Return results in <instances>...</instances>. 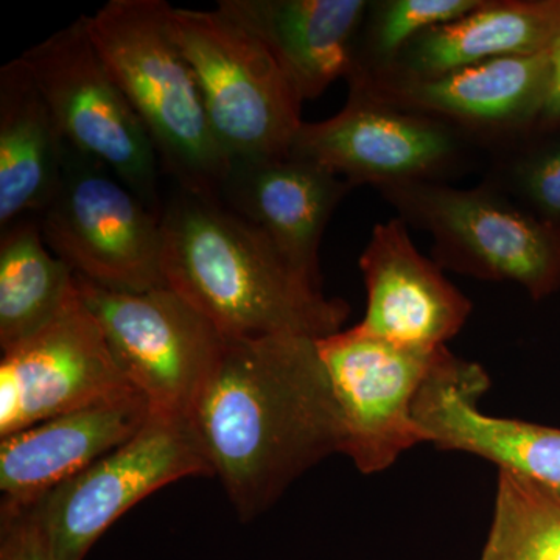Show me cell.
Here are the masks:
<instances>
[{"label": "cell", "instance_id": "cell-5", "mask_svg": "<svg viewBox=\"0 0 560 560\" xmlns=\"http://www.w3.org/2000/svg\"><path fill=\"white\" fill-rule=\"evenodd\" d=\"M171 24L228 160L289 153L304 101L267 47L217 9L172 7Z\"/></svg>", "mask_w": 560, "mask_h": 560}, {"label": "cell", "instance_id": "cell-22", "mask_svg": "<svg viewBox=\"0 0 560 560\" xmlns=\"http://www.w3.org/2000/svg\"><path fill=\"white\" fill-rule=\"evenodd\" d=\"M481 560H560V489L500 469Z\"/></svg>", "mask_w": 560, "mask_h": 560}, {"label": "cell", "instance_id": "cell-20", "mask_svg": "<svg viewBox=\"0 0 560 560\" xmlns=\"http://www.w3.org/2000/svg\"><path fill=\"white\" fill-rule=\"evenodd\" d=\"M66 140L27 62L0 69V230L40 217L60 184Z\"/></svg>", "mask_w": 560, "mask_h": 560}, {"label": "cell", "instance_id": "cell-9", "mask_svg": "<svg viewBox=\"0 0 560 560\" xmlns=\"http://www.w3.org/2000/svg\"><path fill=\"white\" fill-rule=\"evenodd\" d=\"M75 279L121 374L151 412L189 418L226 338L171 287L128 293Z\"/></svg>", "mask_w": 560, "mask_h": 560}, {"label": "cell", "instance_id": "cell-11", "mask_svg": "<svg viewBox=\"0 0 560 560\" xmlns=\"http://www.w3.org/2000/svg\"><path fill=\"white\" fill-rule=\"evenodd\" d=\"M340 408L342 452L364 475L388 469L427 442L415 419L420 389L448 349L410 348L353 326L316 340Z\"/></svg>", "mask_w": 560, "mask_h": 560}, {"label": "cell", "instance_id": "cell-4", "mask_svg": "<svg viewBox=\"0 0 560 560\" xmlns=\"http://www.w3.org/2000/svg\"><path fill=\"white\" fill-rule=\"evenodd\" d=\"M399 219L427 232L442 270L512 282L544 300L560 287V235L492 184L411 183L378 189Z\"/></svg>", "mask_w": 560, "mask_h": 560}, {"label": "cell", "instance_id": "cell-2", "mask_svg": "<svg viewBox=\"0 0 560 560\" xmlns=\"http://www.w3.org/2000/svg\"><path fill=\"white\" fill-rule=\"evenodd\" d=\"M161 224L165 283L226 340H320L342 330L348 302L326 298L320 283L219 198L178 189L164 202Z\"/></svg>", "mask_w": 560, "mask_h": 560}, {"label": "cell", "instance_id": "cell-25", "mask_svg": "<svg viewBox=\"0 0 560 560\" xmlns=\"http://www.w3.org/2000/svg\"><path fill=\"white\" fill-rule=\"evenodd\" d=\"M0 560H55L31 508L0 506Z\"/></svg>", "mask_w": 560, "mask_h": 560}, {"label": "cell", "instance_id": "cell-18", "mask_svg": "<svg viewBox=\"0 0 560 560\" xmlns=\"http://www.w3.org/2000/svg\"><path fill=\"white\" fill-rule=\"evenodd\" d=\"M368 0H220L217 10L253 33L302 101L348 79Z\"/></svg>", "mask_w": 560, "mask_h": 560}, {"label": "cell", "instance_id": "cell-26", "mask_svg": "<svg viewBox=\"0 0 560 560\" xmlns=\"http://www.w3.org/2000/svg\"><path fill=\"white\" fill-rule=\"evenodd\" d=\"M556 125H560V36L550 50L547 101L537 127H556Z\"/></svg>", "mask_w": 560, "mask_h": 560}, {"label": "cell", "instance_id": "cell-19", "mask_svg": "<svg viewBox=\"0 0 560 560\" xmlns=\"http://www.w3.org/2000/svg\"><path fill=\"white\" fill-rule=\"evenodd\" d=\"M559 36L560 0H482L458 20L420 33L388 68L359 77L427 79L499 58L541 54Z\"/></svg>", "mask_w": 560, "mask_h": 560}, {"label": "cell", "instance_id": "cell-7", "mask_svg": "<svg viewBox=\"0 0 560 560\" xmlns=\"http://www.w3.org/2000/svg\"><path fill=\"white\" fill-rule=\"evenodd\" d=\"M69 147L101 162L161 215V164L153 143L110 75L83 14L21 55Z\"/></svg>", "mask_w": 560, "mask_h": 560}, {"label": "cell", "instance_id": "cell-3", "mask_svg": "<svg viewBox=\"0 0 560 560\" xmlns=\"http://www.w3.org/2000/svg\"><path fill=\"white\" fill-rule=\"evenodd\" d=\"M162 0H109L88 16L90 35L138 114L178 189L219 198L230 160L210 127L197 77Z\"/></svg>", "mask_w": 560, "mask_h": 560}, {"label": "cell", "instance_id": "cell-14", "mask_svg": "<svg viewBox=\"0 0 560 560\" xmlns=\"http://www.w3.org/2000/svg\"><path fill=\"white\" fill-rule=\"evenodd\" d=\"M359 264L368 296L360 330L396 345L434 349L469 319V298L436 261L419 253L399 217L375 224Z\"/></svg>", "mask_w": 560, "mask_h": 560}, {"label": "cell", "instance_id": "cell-10", "mask_svg": "<svg viewBox=\"0 0 560 560\" xmlns=\"http://www.w3.org/2000/svg\"><path fill=\"white\" fill-rule=\"evenodd\" d=\"M291 151L318 162L355 189L447 183L481 154L477 140L451 124L349 90L329 119L304 121Z\"/></svg>", "mask_w": 560, "mask_h": 560}, {"label": "cell", "instance_id": "cell-16", "mask_svg": "<svg viewBox=\"0 0 560 560\" xmlns=\"http://www.w3.org/2000/svg\"><path fill=\"white\" fill-rule=\"evenodd\" d=\"M352 189L341 176L290 150L231 160L219 200L264 231L304 275L320 283L324 232Z\"/></svg>", "mask_w": 560, "mask_h": 560}, {"label": "cell", "instance_id": "cell-6", "mask_svg": "<svg viewBox=\"0 0 560 560\" xmlns=\"http://www.w3.org/2000/svg\"><path fill=\"white\" fill-rule=\"evenodd\" d=\"M39 221L46 245L79 278L128 293L167 287L161 215L68 143L60 184Z\"/></svg>", "mask_w": 560, "mask_h": 560}, {"label": "cell", "instance_id": "cell-13", "mask_svg": "<svg viewBox=\"0 0 560 560\" xmlns=\"http://www.w3.org/2000/svg\"><path fill=\"white\" fill-rule=\"evenodd\" d=\"M550 50L499 58L427 79L355 77L348 84L349 90L451 124L489 153L539 124L550 81Z\"/></svg>", "mask_w": 560, "mask_h": 560}, {"label": "cell", "instance_id": "cell-1", "mask_svg": "<svg viewBox=\"0 0 560 560\" xmlns=\"http://www.w3.org/2000/svg\"><path fill=\"white\" fill-rule=\"evenodd\" d=\"M189 419L242 522L345 442L316 340L296 335L226 340Z\"/></svg>", "mask_w": 560, "mask_h": 560}, {"label": "cell", "instance_id": "cell-15", "mask_svg": "<svg viewBox=\"0 0 560 560\" xmlns=\"http://www.w3.org/2000/svg\"><path fill=\"white\" fill-rule=\"evenodd\" d=\"M488 386L481 366L448 350L415 404V419L427 442L442 451L471 453L560 489V429L485 415L478 400Z\"/></svg>", "mask_w": 560, "mask_h": 560}, {"label": "cell", "instance_id": "cell-17", "mask_svg": "<svg viewBox=\"0 0 560 560\" xmlns=\"http://www.w3.org/2000/svg\"><path fill=\"white\" fill-rule=\"evenodd\" d=\"M138 390L0 438L2 506L27 508L131 440L149 420Z\"/></svg>", "mask_w": 560, "mask_h": 560}, {"label": "cell", "instance_id": "cell-21", "mask_svg": "<svg viewBox=\"0 0 560 560\" xmlns=\"http://www.w3.org/2000/svg\"><path fill=\"white\" fill-rule=\"evenodd\" d=\"M75 289V272L46 245L39 217L2 228L0 349L13 348L47 326Z\"/></svg>", "mask_w": 560, "mask_h": 560}, {"label": "cell", "instance_id": "cell-8", "mask_svg": "<svg viewBox=\"0 0 560 560\" xmlns=\"http://www.w3.org/2000/svg\"><path fill=\"white\" fill-rule=\"evenodd\" d=\"M212 475L190 419L151 412L131 440L27 508L55 560H84L139 501L184 478Z\"/></svg>", "mask_w": 560, "mask_h": 560}, {"label": "cell", "instance_id": "cell-24", "mask_svg": "<svg viewBox=\"0 0 560 560\" xmlns=\"http://www.w3.org/2000/svg\"><path fill=\"white\" fill-rule=\"evenodd\" d=\"M482 0H370L353 49L349 77L370 75L393 65L420 33L478 9Z\"/></svg>", "mask_w": 560, "mask_h": 560}, {"label": "cell", "instance_id": "cell-12", "mask_svg": "<svg viewBox=\"0 0 560 560\" xmlns=\"http://www.w3.org/2000/svg\"><path fill=\"white\" fill-rule=\"evenodd\" d=\"M130 390L77 287L47 326L2 350L0 438Z\"/></svg>", "mask_w": 560, "mask_h": 560}, {"label": "cell", "instance_id": "cell-23", "mask_svg": "<svg viewBox=\"0 0 560 560\" xmlns=\"http://www.w3.org/2000/svg\"><path fill=\"white\" fill-rule=\"evenodd\" d=\"M488 158L482 180L560 235V125L536 127Z\"/></svg>", "mask_w": 560, "mask_h": 560}]
</instances>
